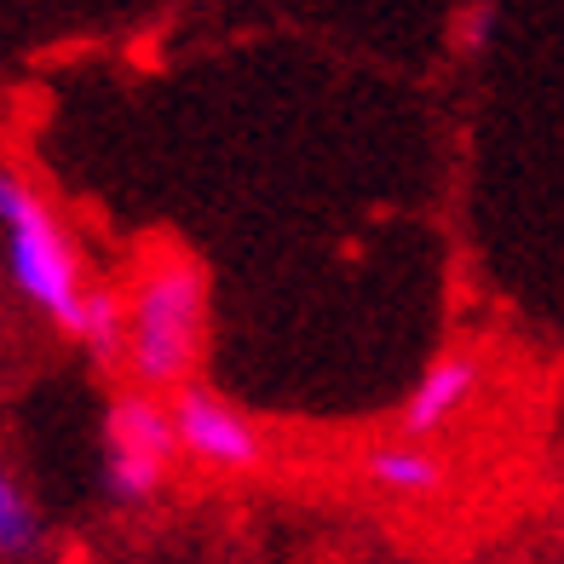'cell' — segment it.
Masks as SVG:
<instances>
[{"instance_id": "obj_4", "label": "cell", "mask_w": 564, "mask_h": 564, "mask_svg": "<svg viewBox=\"0 0 564 564\" xmlns=\"http://www.w3.org/2000/svg\"><path fill=\"white\" fill-rule=\"evenodd\" d=\"M173 426H178V449L191 460L214 473H248L260 467V426H253L242 409H230L214 392H196V387H178L173 398Z\"/></svg>"}, {"instance_id": "obj_7", "label": "cell", "mask_w": 564, "mask_h": 564, "mask_svg": "<svg viewBox=\"0 0 564 564\" xmlns=\"http://www.w3.org/2000/svg\"><path fill=\"white\" fill-rule=\"evenodd\" d=\"M41 547V519H35V507L23 501V490L0 473V553L7 558H30Z\"/></svg>"}, {"instance_id": "obj_2", "label": "cell", "mask_w": 564, "mask_h": 564, "mask_svg": "<svg viewBox=\"0 0 564 564\" xmlns=\"http://www.w3.org/2000/svg\"><path fill=\"white\" fill-rule=\"evenodd\" d=\"M0 242H7V271L18 282V294L30 305H41L64 335L82 340L98 289H87L75 242L58 225L53 202H46L23 173H7V167H0Z\"/></svg>"}, {"instance_id": "obj_8", "label": "cell", "mask_w": 564, "mask_h": 564, "mask_svg": "<svg viewBox=\"0 0 564 564\" xmlns=\"http://www.w3.org/2000/svg\"><path fill=\"white\" fill-rule=\"evenodd\" d=\"M484 30H490V12H473V23H460V46H484Z\"/></svg>"}, {"instance_id": "obj_1", "label": "cell", "mask_w": 564, "mask_h": 564, "mask_svg": "<svg viewBox=\"0 0 564 564\" xmlns=\"http://www.w3.org/2000/svg\"><path fill=\"white\" fill-rule=\"evenodd\" d=\"M127 305V340L121 364L133 369L144 392H178L196 375L202 328H208V289L202 271L185 253H150L133 271V289L121 294Z\"/></svg>"}, {"instance_id": "obj_3", "label": "cell", "mask_w": 564, "mask_h": 564, "mask_svg": "<svg viewBox=\"0 0 564 564\" xmlns=\"http://www.w3.org/2000/svg\"><path fill=\"white\" fill-rule=\"evenodd\" d=\"M178 449V426H173V403L139 392H121L105 415V484L116 501H144L162 490V478L173 467Z\"/></svg>"}, {"instance_id": "obj_6", "label": "cell", "mask_w": 564, "mask_h": 564, "mask_svg": "<svg viewBox=\"0 0 564 564\" xmlns=\"http://www.w3.org/2000/svg\"><path fill=\"white\" fill-rule=\"evenodd\" d=\"M369 478L380 484L387 496H432L444 484V460L426 438H392V444H375L369 449Z\"/></svg>"}, {"instance_id": "obj_5", "label": "cell", "mask_w": 564, "mask_h": 564, "mask_svg": "<svg viewBox=\"0 0 564 564\" xmlns=\"http://www.w3.org/2000/svg\"><path fill=\"white\" fill-rule=\"evenodd\" d=\"M473 392H478V357H467V351H444L438 364L421 375V387L409 392V403H403V426L415 432V438H432V432H444V426L460 415V409L473 403Z\"/></svg>"}]
</instances>
